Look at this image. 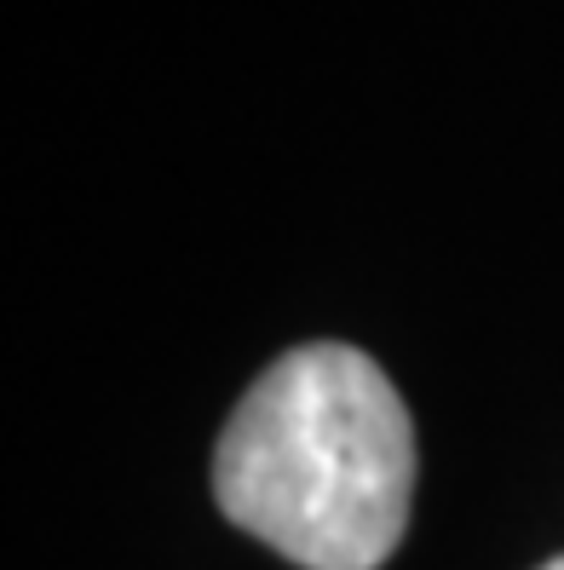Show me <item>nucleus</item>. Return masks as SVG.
<instances>
[{"label": "nucleus", "mask_w": 564, "mask_h": 570, "mask_svg": "<svg viewBox=\"0 0 564 570\" xmlns=\"http://www.w3.org/2000/svg\"><path fill=\"white\" fill-rule=\"evenodd\" d=\"M214 501L300 570H380L415 501V421L392 375L346 341L283 352L219 432Z\"/></svg>", "instance_id": "1"}, {"label": "nucleus", "mask_w": 564, "mask_h": 570, "mask_svg": "<svg viewBox=\"0 0 564 570\" xmlns=\"http://www.w3.org/2000/svg\"><path fill=\"white\" fill-rule=\"evenodd\" d=\"M542 570H564V553H558V559H547V564H542Z\"/></svg>", "instance_id": "2"}]
</instances>
